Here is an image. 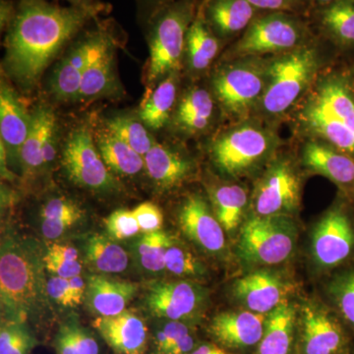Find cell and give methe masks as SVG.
<instances>
[{"mask_svg": "<svg viewBox=\"0 0 354 354\" xmlns=\"http://www.w3.org/2000/svg\"><path fill=\"white\" fill-rule=\"evenodd\" d=\"M297 230L286 216H255L241 228L239 253L246 262L276 265L293 251Z\"/></svg>", "mask_w": 354, "mask_h": 354, "instance_id": "cell-8", "label": "cell"}, {"mask_svg": "<svg viewBox=\"0 0 354 354\" xmlns=\"http://www.w3.org/2000/svg\"><path fill=\"white\" fill-rule=\"evenodd\" d=\"M300 179L288 160H278L260 179L253 195L256 216H286L297 211Z\"/></svg>", "mask_w": 354, "mask_h": 354, "instance_id": "cell-12", "label": "cell"}, {"mask_svg": "<svg viewBox=\"0 0 354 354\" xmlns=\"http://www.w3.org/2000/svg\"><path fill=\"white\" fill-rule=\"evenodd\" d=\"M0 304L2 320L41 322L53 313L43 248L36 241L6 234L0 251Z\"/></svg>", "mask_w": 354, "mask_h": 354, "instance_id": "cell-2", "label": "cell"}, {"mask_svg": "<svg viewBox=\"0 0 354 354\" xmlns=\"http://www.w3.org/2000/svg\"><path fill=\"white\" fill-rule=\"evenodd\" d=\"M321 24L337 43L354 44V0H335L321 12Z\"/></svg>", "mask_w": 354, "mask_h": 354, "instance_id": "cell-35", "label": "cell"}, {"mask_svg": "<svg viewBox=\"0 0 354 354\" xmlns=\"http://www.w3.org/2000/svg\"><path fill=\"white\" fill-rule=\"evenodd\" d=\"M106 128L143 157H145L146 153L156 144L155 140L149 134L145 127L139 121L131 118L122 116L111 118L106 120Z\"/></svg>", "mask_w": 354, "mask_h": 354, "instance_id": "cell-39", "label": "cell"}, {"mask_svg": "<svg viewBox=\"0 0 354 354\" xmlns=\"http://www.w3.org/2000/svg\"><path fill=\"white\" fill-rule=\"evenodd\" d=\"M93 326L116 354H143L148 344V328L143 319L124 310L115 316L97 317Z\"/></svg>", "mask_w": 354, "mask_h": 354, "instance_id": "cell-17", "label": "cell"}, {"mask_svg": "<svg viewBox=\"0 0 354 354\" xmlns=\"http://www.w3.org/2000/svg\"><path fill=\"white\" fill-rule=\"evenodd\" d=\"M194 337L189 334L184 335L174 346H171L165 354H189L194 348Z\"/></svg>", "mask_w": 354, "mask_h": 354, "instance_id": "cell-48", "label": "cell"}, {"mask_svg": "<svg viewBox=\"0 0 354 354\" xmlns=\"http://www.w3.org/2000/svg\"><path fill=\"white\" fill-rule=\"evenodd\" d=\"M204 11L214 32L232 37L252 23L256 8L247 0H208Z\"/></svg>", "mask_w": 354, "mask_h": 354, "instance_id": "cell-26", "label": "cell"}, {"mask_svg": "<svg viewBox=\"0 0 354 354\" xmlns=\"http://www.w3.org/2000/svg\"><path fill=\"white\" fill-rule=\"evenodd\" d=\"M62 164L69 180L79 187L99 194L118 189L113 172L104 164L87 127H79L70 132L62 150Z\"/></svg>", "mask_w": 354, "mask_h": 354, "instance_id": "cell-9", "label": "cell"}, {"mask_svg": "<svg viewBox=\"0 0 354 354\" xmlns=\"http://www.w3.org/2000/svg\"><path fill=\"white\" fill-rule=\"evenodd\" d=\"M176 100V81L174 73L158 84L152 95L140 111V118L147 127L160 129L169 120Z\"/></svg>", "mask_w": 354, "mask_h": 354, "instance_id": "cell-34", "label": "cell"}, {"mask_svg": "<svg viewBox=\"0 0 354 354\" xmlns=\"http://www.w3.org/2000/svg\"><path fill=\"white\" fill-rule=\"evenodd\" d=\"M135 218L138 221L140 230L144 234L160 232L164 225L162 211L152 202H144L133 209Z\"/></svg>", "mask_w": 354, "mask_h": 354, "instance_id": "cell-45", "label": "cell"}, {"mask_svg": "<svg viewBox=\"0 0 354 354\" xmlns=\"http://www.w3.org/2000/svg\"><path fill=\"white\" fill-rule=\"evenodd\" d=\"M32 116L29 115L12 88L1 83L0 91V131L1 143L7 155L13 160H20V152L31 129Z\"/></svg>", "mask_w": 354, "mask_h": 354, "instance_id": "cell-23", "label": "cell"}, {"mask_svg": "<svg viewBox=\"0 0 354 354\" xmlns=\"http://www.w3.org/2000/svg\"><path fill=\"white\" fill-rule=\"evenodd\" d=\"M266 319L265 314L252 311L221 312L212 320L209 333L227 348H247L262 339Z\"/></svg>", "mask_w": 354, "mask_h": 354, "instance_id": "cell-20", "label": "cell"}, {"mask_svg": "<svg viewBox=\"0 0 354 354\" xmlns=\"http://www.w3.org/2000/svg\"><path fill=\"white\" fill-rule=\"evenodd\" d=\"M111 35L109 27L99 25L71 48L51 77V93L57 100L65 102L78 100L83 75L88 64Z\"/></svg>", "mask_w": 354, "mask_h": 354, "instance_id": "cell-13", "label": "cell"}, {"mask_svg": "<svg viewBox=\"0 0 354 354\" xmlns=\"http://www.w3.org/2000/svg\"><path fill=\"white\" fill-rule=\"evenodd\" d=\"M7 29L3 66L25 90L32 88L57 53L84 28L106 10L60 6L46 0H19Z\"/></svg>", "mask_w": 354, "mask_h": 354, "instance_id": "cell-1", "label": "cell"}, {"mask_svg": "<svg viewBox=\"0 0 354 354\" xmlns=\"http://www.w3.org/2000/svg\"><path fill=\"white\" fill-rule=\"evenodd\" d=\"M31 116V129L20 152L19 162L26 174L44 171L57 156V121L55 113L48 106H39Z\"/></svg>", "mask_w": 354, "mask_h": 354, "instance_id": "cell-16", "label": "cell"}, {"mask_svg": "<svg viewBox=\"0 0 354 354\" xmlns=\"http://www.w3.org/2000/svg\"><path fill=\"white\" fill-rule=\"evenodd\" d=\"M295 308L283 301L266 319L264 334L258 354H288L292 342Z\"/></svg>", "mask_w": 354, "mask_h": 354, "instance_id": "cell-31", "label": "cell"}, {"mask_svg": "<svg viewBox=\"0 0 354 354\" xmlns=\"http://www.w3.org/2000/svg\"><path fill=\"white\" fill-rule=\"evenodd\" d=\"M86 283L84 304L97 317L115 316L124 311L139 290L136 283L106 274H88Z\"/></svg>", "mask_w": 354, "mask_h": 354, "instance_id": "cell-18", "label": "cell"}, {"mask_svg": "<svg viewBox=\"0 0 354 354\" xmlns=\"http://www.w3.org/2000/svg\"><path fill=\"white\" fill-rule=\"evenodd\" d=\"M304 349L306 354H337L344 348L346 337L339 324L313 304L302 307Z\"/></svg>", "mask_w": 354, "mask_h": 354, "instance_id": "cell-21", "label": "cell"}, {"mask_svg": "<svg viewBox=\"0 0 354 354\" xmlns=\"http://www.w3.org/2000/svg\"><path fill=\"white\" fill-rule=\"evenodd\" d=\"M268 64L259 58L245 57L216 72L214 92L225 113L241 118L261 102L267 84Z\"/></svg>", "mask_w": 354, "mask_h": 354, "instance_id": "cell-7", "label": "cell"}, {"mask_svg": "<svg viewBox=\"0 0 354 354\" xmlns=\"http://www.w3.org/2000/svg\"><path fill=\"white\" fill-rule=\"evenodd\" d=\"M329 290L344 320L354 328V272L337 277L330 283Z\"/></svg>", "mask_w": 354, "mask_h": 354, "instance_id": "cell-43", "label": "cell"}, {"mask_svg": "<svg viewBox=\"0 0 354 354\" xmlns=\"http://www.w3.org/2000/svg\"><path fill=\"white\" fill-rule=\"evenodd\" d=\"M174 237L162 230L144 234L135 243L134 258L143 271L156 274L165 271V259L167 248Z\"/></svg>", "mask_w": 354, "mask_h": 354, "instance_id": "cell-36", "label": "cell"}, {"mask_svg": "<svg viewBox=\"0 0 354 354\" xmlns=\"http://www.w3.org/2000/svg\"><path fill=\"white\" fill-rule=\"evenodd\" d=\"M86 279L83 277L64 279L51 276L48 279V292L53 304L64 308H75L84 302Z\"/></svg>", "mask_w": 354, "mask_h": 354, "instance_id": "cell-40", "label": "cell"}, {"mask_svg": "<svg viewBox=\"0 0 354 354\" xmlns=\"http://www.w3.org/2000/svg\"><path fill=\"white\" fill-rule=\"evenodd\" d=\"M165 270L179 277H200L205 272L196 256L174 239L165 254Z\"/></svg>", "mask_w": 354, "mask_h": 354, "instance_id": "cell-42", "label": "cell"}, {"mask_svg": "<svg viewBox=\"0 0 354 354\" xmlns=\"http://www.w3.org/2000/svg\"><path fill=\"white\" fill-rule=\"evenodd\" d=\"M318 3L323 4V6H328V4L332 3L335 0H316Z\"/></svg>", "mask_w": 354, "mask_h": 354, "instance_id": "cell-53", "label": "cell"}, {"mask_svg": "<svg viewBox=\"0 0 354 354\" xmlns=\"http://www.w3.org/2000/svg\"><path fill=\"white\" fill-rule=\"evenodd\" d=\"M44 266L51 276L69 279L80 276L83 269L80 251L69 244L51 243L44 251Z\"/></svg>", "mask_w": 354, "mask_h": 354, "instance_id": "cell-38", "label": "cell"}, {"mask_svg": "<svg viewBox=\"0 0 354 354\" xmlns=\"http://www.w3.org/2000/svg\"><path fill=\"white\" fill-rule=\"evenodd\" d=\"M354 247V230L348 216L339 209L326 214L312 237L314 260L324 268H332L348 259Z\"/></svg>", "mask_w": 354, "mask_h": 354, "instance_id": "cell-14", "label": "cell"}, {"mask_svg": "<svg viewBox=\"0 0 354 354\" xmlns=\"http://www.w3.org/2000/svg\"><path fill=\"white\" fill-rule=\"evenodd\" d=\"M302 162L310 171L342 185L354 181V158L325 144L310 141L304 146Z\"/></svg>", "mask_w": 354, "mask_h": 354, "instance_id": "cell-25", "label": "cell"}, {"mask_svg": "<svg viewBox=\"0 0 354 354\" xmlns=\"http://www.w3.org/2000/svg\"><path fill=\"white\" fill-rule=\"evenodd\" d=\"M190 354H227L223 349L218 348L214 344H203L193 351Z\"/></svg>", "mask_w": 354, "mask_h": 354, "instance_id": "cell-51", "label": "cell"}, {"mask_svg": "<svg viewBox=\"0 0 354 354\" xmlns=\"http://www.w3.org/2000/svg\"><path fill=\"white\" fill-rule=\"evenodd\" d=\"M188 334L189 329L181 321H167L156 335L155 346L157 353L165 354L167 349Z\"/></svg>", "mask_w": 354, "mask_h": 354, "instance_id": "cell-46", "label": "cell"}, {"mask_svg": "<svg viewBox=\"0 0 354 354\" xmlns=\"http://www.w3.org/2000/svg\"><path fill=\"white\" fill-rule=\"evenodd\" d=\"M188 64L194 71H204L212 64L220 48L215 32L209 27L204 9L200 8L186 36Z\"/></svg>", "mask_w": 354, "mask_h": 354, "instance_id": "cell-30", "label": "cell"}, {"mask_svg": "<svg viewBox=\"0 0 354 354\" xmlns=\"http://www.w3.org/2000/svg\"><path fill=\"white\" fill-rule=\"evenodd\" d=\"M247 1L256 9L272 10L274 12L290 10L297 4V0H247Z\"/></svg>", "mask_w": 354, "mask_h": 354, "instance_id": "cell-47", "label": "cell"}, {"mask_svg": "<svg viewBox=\"0 0 354 354\" xmlns=\"http://www.w3.org/2000/svg\"><path fill=\"white\" fill-rule=\"evenodd\" d=\"M115 80L114 37L111 35L88 64L83 75L78 100L95 99L113 94L116 88Z\"/></svg>", "mask_w": 354, "mask_h": 354, "instance_id": "cell-27", "label": "cell"}, {"mask_svg": "<svg viewBox=\"0 0 354 354\" xmlns=\"http://www.w3.org/2000/svg\"><path fill=\"white\" fill-rule=\"evenodd\" d=\"M214 114V100L208 91L193 88L177 106L176 125L183 132L196 134L209 127Z\"/></svg>", "mask_w": 354, "mask_h": 354, "instance_id": "cell-32", "label": "cell"}, {"mask_svg": "<svg viewBox=\"0 0 354 354\" xmlns=\"http://www.w3.org/2000/svg\"><path fill=\"white\" fill-rule=\"evenodd\" d=\"M36 339L25 324L1 321L0 354H31Z\"/></svg>", "mask_w": 354, "mask_h": 354, "instance_id": "cell-41", "label": "cell"}, {"mask_svg": "<svg viewBox=\"0 0 354 354\" xmlns=\"http://www.w3.org/2000/svg\"><path fill=\"white\" fill-rule=\"evenodd\" d=\"M145 1L147 3L150 4V6H152L153 7H158V12L160 9L162 8V7L167 6V4L171 3L172 0H145Z\"/></svg>", "mask_w": 354, "mask_h": 354, "instance_id": "cell-52", "label": "cell"}, {"mask_svg": "<svg viewBox=\"0 0 354 354\" xmlns=\"http://www.w3.org/2000/svg\"><path fill=\"white\" fill-rule=\"evenodd\" d=\"M151 316L167 321L190 318L206 301V290L189 281H153L143 298Z\"/></svg>", "mask_w": 354, "mask_h": 354, "instance_id": "cell-11", "label": "cell"}, {"mask_svg": "<svg viewBox=\"0 0 354 354\" xmlns=\"http://www.w3.org/2000/svg\"><path fill=\"white\" fill-rule=\"evenodd\" d=\"M144 160L147 174L162 191L179 187L194 174V165L190 160L160 144L156 143Z\"/></svg>", "mask_w": 354, "mask_h": 354, "instance_id": "cell-22", "label": "cell"}, {"mask_svg": "<svg viewBox=\"0 0 354 354\" xmlns=\"http://www.w3.org/2000/svg\"><path fill=\"white\" fill-rule=\"evenodd\" d=\"M298 120L306 132L354 158V92L346 77L330 74L317 81Z\"/></svg>", "mask_w": 354, "mask_h": 354, "instance_id": "cell-3", "label": "cell"}, {"mask_svg": "<svg viewBox=\"0 0 354 354\" xmlns=\"http://www.w3.org/2000/svg\"><path fill=\"white\" fill-rule=\"evenodd\" d=\"M288 285L281 274L261 270L246 274L234 283L235 297L245 305L249 311L270 313L283 302Z\"/></svg>", "mask_w": 354, "mask_h": 354, "instance_id": "cell-19", "label": "cell"}, {"mask_svg": "<svg viewBox=\"0 0 354 354\" xmlns=\"http://www.w3.org/2000/svg\"><path fill=\"white\" fill-rule=\"evenodd\" d=\"M71 6L85 7V8H95V7H106L101 0H66Z\"/></svg>", "mask_w": 354, "mask_h": 354, "instance_id": "cell-50", "label": "cell"}, {"mask_svg": "<svg viewBox=\"0 0 354 354\" xmlns=\"http://www.w3.org/2000/svg\"><path fill=\"white\" fill-rule=\"evenodd\" d=\"M85 213L69 198L59 196L48 199L39 211V228L44 239L57 241L84 220Z\"/></svg>", "mask_w": 354, "mask_h": 354, "instance_id": "cell-28", "label": "cell"}, {"mask_svg": "<svg viewBox=\"0 0 354 354\" xmlns=\"http://www.w3.org/2000/svg\"><path fill=\"white\" fill-rule=\"evenodd\" d=\"M178 225L185 236L207 253H221L225 248L223 228L201 195L192 194L184 200Z\"/></svg>", "mask_w": 354, "mask_h": 354, "instance_id": "cell-15", "label": "cell"}, {"mask_svg": "<svg viewBox=\"0 0 354 354\" xmlns=\"http://www.w3.org/2000/svg\"><path fill=\"white\" fill-rule=\"evenodd\" d=\"M106 235L115 241L133 239L141 232L133 211L116 209L104 221Z\"/></svg>", "mask_w": 354, "mask_h": 354, "instance_id": "cell-44", "label": "cell"}, {"mask_svg": "<svg viewBox=\"0 0 354 354\" xmlns=\"http://www.w3.org/2000/svg\"><path fill=\"white\" fill-rule=\"evenodd\" d=\"M212 206L223 230L232 234L241 225L248 202L246 190L241 185H221L211 194Z\"/></svg>", "mask_w": 354, "mask_h": 354, "instance_id": "cell-33", "label": "cell"}, {"mask_svg": "<svg viewBox=\"0 0 354 354\" xmlns=\"http://www.w3.org/2000/svg\"><path fill=\"white\" fill-rule=\"evenodd\" d=\"M17 6H14L10 0H1V28L8 29L14 19Z\"/></svg>", "mask_w": 354, "mask_h": 354, "instance_id": "cell-49", "label": "cell"}, {"mask_svg": "<svg viewBox=\"0 0 354 354\" xmlns=\"http://www.w3.org/2000/svg\"><path fill=\"white\" fill-rule=\"evenodd\" d=\"M95 140L104 164L113 174L124 177L135 176L145 169L143 156L114 136L113 133L106 130L100 133Z\"/></svg>", "mask_w": 354, "mask_h": 354, "instance_id": "cell-29", "label": "cell"}, {"mask_svg": "<svg viewBox=\"0 0 354 354\" xmlns=\"http://www.w3.org/2000/svg\"><path fill=\"white\" fill-rule=\"evenodd\" d=\"M304 36V26L292 16L281 11L268 14L252 21L234 44L232 55L244 58L286 53L298 48Z\"/></svg>", "mask_w": 354, "mask_h": 354, "instance_id": "cell-10", "label": "cell"}, {"mask_svg": "<svg viewBox=\"0 0 354 354\" xmlns=\"http://www.w3.org/2000/svg\"><path fill=\"white\" fill-rule=\"evenodd\" d=\"M276 145L269 130L252 123L232 128L218 136L211 149L216 169L230 177H241L262 164Z\"/></svg>", "mask_w": 354, "mask_h": 354, "instance_id": "cell-6", "label": "cell"}, {"mask_svg": "<svg viewBox=\"0 0 354 354\" xmlns=\"http://www.w3.org/2000/svg\"><path fill=\"white\" fill-rule=\"evenodd\" d=\"M315 48L299 46L268 64L267 84L261 108L270 115L285 113L313 83L319 68Z\"/></svg>", "mask_w": 354, "mask_h": 354, "instance_id": "cell-4", "label": "cell"}, {"mask_svg": "<svg viewBox=\"0 0 354 354\" xmlns=\"http://www.w3.org/2000/svg\"><path fill=\"white\" fill-rule=\"evenodd\" d=\"M195 17V0L167 4L153 16L150 32V59L147 81L155 83L180 67L186 36Z\"/></svg>", "mask_w": 354, "mask_h": 354, "instance_id": "cell-5", "label": "cell"}, {"mask_svg": "<svg viewBox=\"0 0 354 354\" xmlns=\"http://www.w3.org/2000/svg\"><path fill=\"white\" fill-rule=\"evenodd\" d=\"M57 354H99L100 348L94 335L77 321L62 324L55 339Z\"/></svg>", "mask_w": 354, "mask_h": 354, "instance_id": "cell-37", "label": "cell"}, {"mask_svg": "<svg viewBox=\"0 0 354 354\" xmlns=\"http://www.w3.org/2000/svg\"><path fill=\"white\" fill-rule=\"evenodd\" d=\"M80 249L83 264L92 274H121L127 271L129 266L127 251L108 235H85L80 241Z\"/></svg>", "mask_w": 354, "mask_h": 354, "instance_id": "cell-24", "label": "cell"}]
</instances>
